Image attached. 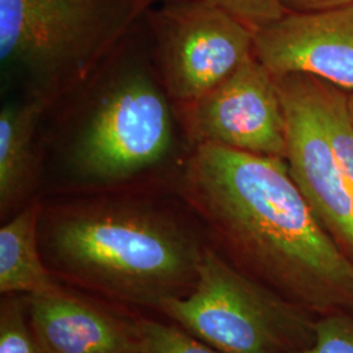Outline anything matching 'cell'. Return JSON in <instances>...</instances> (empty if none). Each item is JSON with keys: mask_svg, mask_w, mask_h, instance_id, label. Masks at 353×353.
<instances>
[{"mask_svg": "<svg viewBox=\"0 0 353 353\" xmlns=\"http://www.w3.org/2000/svg\"><path fill=\"white\" fill-rule=\"evenodd\" d=\"M168 183L232 265L313 314L353 316V261L318 221L285 159L199 144Z\"/></svg>", "mask_w": 353, "mask_h": 353, "instance_id": "obj_1", "label": "cell"}, {"mask_svg": "<svg viewBox=\"0 0 353 353\" xmlns=\"http://www.w3.org/2000/svg\"><path fill=\"white\" fill-rule=\"evenodd\" d=\"M38 236L58 281L138 313L188 296L210 246L169 185L141 181L41 201Z\"/></svg>", "mask_w": 353, "mask_h": 353, "instance_id": "obj_2", "label": "cell"}, {"mask_svg": "<svg viewBox=\"0 0 353 353\" xmlns=\"http://www.w3.org/2000/svg\"><path fill=\"white\" fill-rule=\"evenodd\" d=\"M157 0H0V59L46 109L101 74Z\"/></svg>", "mask_w": 353, "mask_h": 353, "instance_id": "obj_3", "label": "cell"}, {"mask_svg": "<svg viewBox=\"0 0 353 353\" xmlns=\"http://www.w3.org/2000/svg\"><path fill=\"white\" fill-rule=\"evenodd\" d=\"M115 59L93 80L96 90L67 152L88 188L141 181L174 148L178 122L154 64Z\"/></svg>", "mask_w": 353, "mask_h": 353, "instance_id": "obj_4", "label": "cell"}, {"mask_svg": "<svg viewBox=\"0 0 353 353\" xmlns=\"http://www.w3.org/2000/svg\"><path fill=\"white\" fill-rule=\"evenodd\" d=\"M219 353H296L314 339L313 313L232 265L210 245L188 296L159 313Z\"/></svg>", "mask_w": 353, "mask_h": 353, "instance_id": "obj_5", "label": "cell"}, {"mask_svg": "<svg viewBox=\"0 0 353 353\" xmlns=\"http://www.w3.org/2000/svg\"><path fill=\"white\" fill-rule=\"evenodd\" d=\"M154 68L172 102L194 100L254 54V32L202 0L161 1L145 16Z\"/></svg>", "mask_w": 353, "mask_h": 353, "instance_id": "obj_6", "label": "cell"}, {"mask_svg": "<svg viewBox=\"0 0 353 353\" xmlns=\"http://www.w3.org/2000/svg\"><path fill=\"white\" fill-rule=\"evenodd\" d=\"M190 147L214 144L285 159V117L276 79L252 54L216 87L173 102Z\"/></svg>", "mask_w": 353, "mask_h": 353, "instance_id": "obj_7", "label": "cell"}, {"mask_svg": "<svg viewBox=\"0 0 353 353\" xmlns=\"http://www.w3.org/2000/svg\"><path fill=\"white\" fill-rule=\"evenodd\" d=\"M285 117V161L321 225L353 261V194L306 75L276 79Z\"/></svg>", "mask_w": 353, "mask_h": 353, "instance_id": "obj_8", "label": "cell"}, {"mask_svg": "<svg viewBox=\"0 0 353 353\" xmlns=\"http://www.w3.org/2000/svg\"><path fill=\"white\" fill-rule=\"evenodd\" d=\"M254 55L275 79L312 76L353 92V3L287 13L254 33Z\"/></svg>", "mask_w": 353, "mask_h": 353, "instance_id": "obj_9", "label": "cell"}, {"mask_svg": "<svg viewBox=\"0 0 353 353\" xmlns=\"http://www.w3.org/2000/svg\"><path fill=\"white\" fill-rule=\"evenodd\" d=\"M26 299L42 353H138V312L64 284Z\"/></svg>", "mask_w": 353, "mask_h": 353, "instance_id": "obj_10", "label": "cell"}, {"mask_svg": "<svg viewBox=\"0 0 353 353\" xmlns=\"http://www.w3.org/2000/svg\"><path fill=\"white\" fill-rule=\"evenodd\" d=\"M48 109L34 100L8 103L0 113V214L10 219L36 199L41 176L38 125Z\"/></svg>", "mask_w": 353, "mask_h": 353, "instance_id": "obj_11", "label": "cell"}, {"mask_svg": "<svg viewBox=\"0 0 353 353\" xmlns=\"http://www.w3.org/2000/svg\"><path fill=\"white\" fill-rule=\"evenodd\" d=\"M41 199L28 203L0 228V293L41 294L62 287L41 252L38 224Z\"/></svg>", "mask_w": 353, "mask_h": 353, "instance_id": "obj_12", "label": "cell"}, {"mask_svg": "<svg viewBox=\"0 0 353 353\" xmlns=\"http://www.w3.org/2000/svg\"><path fill=\"white\" fill-rule=\"evenodd\" d=\"M309 79L318 113L353 194V127L348 115L347 94L326 81L312 76Z\"/></svg>", "mask_w": 353, "mask_h": 353, "instance_id": "obj_13", "label": "cell"}, {"mask_svg": "<svg viewBox=\"0 0 353 353\" xmlns=\"http://www.w3.org/2000/svg\"><path fill=\"white\" fill-rule=\"evenodd\" d=\"M137 341L138 353H219L176 323L141 313L137 314Z\"/></svg>", "mask_w": 353, "mask_h": 353, "instance_id": "obj_14", "label": "cell"}, {"mask_svg": "<svg viewBox=\"0 0 353 353\" xmlns=\"http://www.w3.org/2000/svg\"><path fill=\"white\" fill-rule=\"evenodd\" d=\"M0 353H42L28 316L26 294H1Z\"/></svg>", "mask_w": 353, "mask_h": 353, "instance_id": "obj_15", "label": "cell"}, {"mask_svg": "<svg viewBox=\"0 0 353 353\" xmlns=\"http://www.w3.org/2000/svg\"><path fill=\"white\" fill-rule=\"evenodd\" d=\"M173 1V0H157ZM211 6L223 10L228 14L237 19L243 26L258 32L265 26L281 20L290 12L284 0H202Z\"/></svg>", "mask_w": 353, "mask_h": 353, "instance_id": "obj_16", "label": "cell"}, {"mask_svg": "<svg viewBox=\"0 0 353 353\" xmlns=\"http://www.w3.org/2000/svg\"><path fill=\"white\" fill-rule=\"evenodd\" d=\"M296 353H353V316L331 313L316 318L314 339Z\"/></svg>", "mask_w": 353, "mask_h": 353, "instance_id": "obj_17", "label": "cell"}, {"mask_svg": "<svg viewBox=\"0 0 353 353\" xmlns=\"http://www.w3.org/2000/svg\"><path fill=\"white\" fill-rule=\"evenodd\" d=\"M290 12H321L352 4L353 0H284Z\"/></svg>", "mask_w": 353, "mask_h": 353, "instance_id": "obj_18", "label": "cell"}, {"mask_svg": "<svg viewBox=\"0 0 353 353\" xmlns=\"http://www.w3.org/2000/svg\"><path fill=\"white\" fill-rule=\"evenodd\" d=\"M347 106H348V115H350V121L353 127V92L351 94L347 96Z\"/></svg>", "mask_w": 353, "mask_h": 353, "instance_id": "obj_19", "label": "cell"}]
</instances>
